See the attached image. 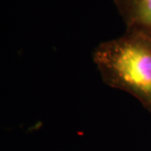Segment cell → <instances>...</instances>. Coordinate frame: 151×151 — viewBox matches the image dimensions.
Masks as SVG:
<instances>
[{"label":"cell","mask_w":151,"mask_h":151,"mask_svg":"<svg viewBox=\"0 0 151 151\" xmlns=\"http://www.w3.org/2000/svg\"><path fill=\"white\" fill-rule=\"evenodd\" d=\"M103 81L134 97L151 113V34L125 29L92 51Z\"/></svg>","instance_id":"6da1fadb"},{"label":"cell","mask_w":151,"mask_h":151,"mask_svg":"<svg viewBox=\"0 0 151 151\" xmlns=\"http://www.w3.org/2000/svg\"><path fill=\"white\" fill-rule=\"evenodd\" d=\"M126 29L151 34V0H113Z\"/></svg>","instance_id":"7a4b0ae2"}]
</instances>
